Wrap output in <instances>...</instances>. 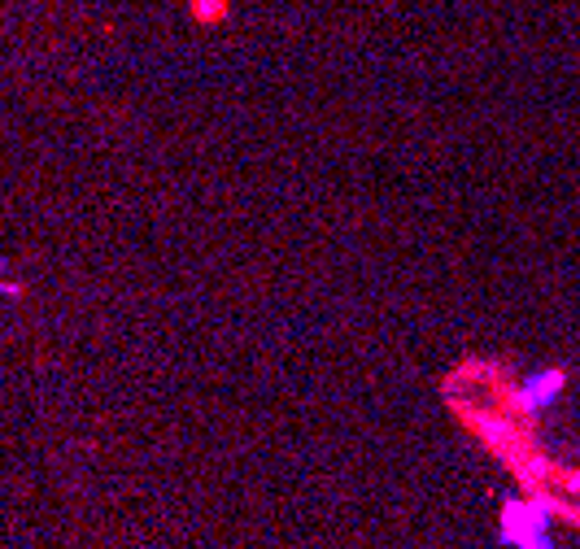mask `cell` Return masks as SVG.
Segmentation results:
<instances>
[{"mask_svg":"<svg viewBox=\"0 0 580 549\" xmlns=\"http://www.w3.org/2000/svg\"><path fill=\"white\" fill-rule=\"evenodd\" d=\"M0 279H5V262H0ZM0 293H9V297H18V284H0Z\"/></svg>","mask_w":580,"mask_h":549,"instance_id":"6da1fadb","label":"cell"}]
</instances>
